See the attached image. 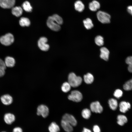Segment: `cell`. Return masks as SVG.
Masks as SVG:
<instances>
[{
    "mask_svg": "<svg viewBox=\"0 0 132 132\" xmlns=\"http://www.w3.org/2000/svg\"><path fill=\"white\" fill-rule=\"evenodd\" d=\"M68 81L71 87H77L81 84L82 79L81 77L77 76L74 73L72 72L68 75Z\"/></svg>",
    "mask_w": 132,
    "mask_h": 132,
    "instance_id": "6da1fadb",
    "label": "cell"
},
{
    "mask_svg": "<svg viewBox=\"0 0 132 132\" xmlns=\"http://www.w3.org/2000/svg\"><path fill=\"white\" fill-rule=\"evenodd\" d=\"M14 37L13 35L10 33L6 34L0 37V42L3 45L8 46L10 45L14 42Z\"/></svg>",
    "mask_w": 132,
    "mask_h": 132,
    "instance_id": "7a4b0ae2",
    "label": "cell"
},
{
    "mask_svg": "<svg viewBox=\"0 0 132 132\" xmlns=\"http://www.w3.org/2000/svg\"><path fill=\"white\" fill-rule=\"evenodd\" d=\"M97 16L98 20L103 23H108L110 22L111 16L106 12L99 11L97 12Z\"/></svg>",
    "mask_w": 132,
    "mask_h": 132,
    "instance_id": "3957f363",
    "label": "cell"
},
{
    "mask_svg": "<svg viewBox=\"0 0 132 132\" xmlns=\"http://www.w3.org/2000/svg\"><path fill=\"white\" fill-rule=\"evenodd\" d=\"M68 99L73 101L78 102L80 101L83 98L82 93L77 90H74L71 91V93L68 96Z\"/></svg>",
    "mask_w": 132,
    "mask_h": 132,
    "instance_id": "277c9868",
    "label": "cell"
},
{
    "mask_svg": "<svg viewBox=\"0 0 132 132\" xmlns=\"http://www.w3.org/2000/svg\"><path fill=\"white\" fill-rule=\"evenodd\" d=\"M46 23L48 27L53 31H58L60 29V25L54 20L52 16L48 17Z\"/></svg>",
    "mask_w": 132,
    "mask_h": 132,
    "instance_id": "5b68a950",
    "label": "cell"
},
{
    "mask_svg": "<svg viewBox=\"0 0 132 132\" xmlns=\"http://www.w3.org/2000/svg\"><path fill=\"white\" fill-rule=\"evenodd\" d=\"M49 112L48 107L45 105H40L37 108V114L39 116H41L44 118H45L48 116Z\"/></svg>",
    "mask_w": 132,
    "mask_h": 132,
    "instance_id": "8992f818",
    "label": "cell"
},
{
    "mask_svg": "<svg viewBox=\"0 0 132 132\" xmlns=\"http://www.w3.org/2000/svg\"><path fill=\"white\" fill-rule=\"evenodd\" d=\"M47 41V39L45 37H42L39 39L38 42V45L41 50L47 51L49 49V46L46 43Z\"/></svg>",
    "mask_w": 132,
    "mask_h": 132,
    "instance_id": "52a82bcc",
    "label": "cell"
},
{
    "mask_svg": "<svg viewBox=\"0 0 132 132\" xmlns=\"http://www.w3.org/2000/svg\"><path fill=\"white\" fill-rule=\"evenodd\" d=\"M90 107L91 111L96 113H101L103 110V107L98 101L91 103Z\"/></svg>",
    "mask_w": 132,
    "mask_h": 132,
    "instance_id": "ba28073f",
    "label": "cell"
},
{
    "mask_svg": "<svg viewBox=\"0 0 132 132\" xmlns=\"http://www.w3.org/2000/svg\"><path fill=\"white\" fill-rule=\"evenodd\" d=\"M62 120L70 123L73 126H75L77 124V121L72 115L68 113L64 114L63 116Z\"/></svg>",
    "mask_w": 132,
    "mask_h": 132,
    "instance_id": "9c48e42d",
    "label": "cell"
},
{
    "mask_svg": "<svg viewBox=\"0 0 132 132\" xmlns=\"http://www.w3.org/2000/svg\"><path fill=\"white\" fill-rule=\"evenodd\" d=\"M15 0H0V6L4 9L13 7L15 3Z\"/></svg>",
    "mask_w": 132,
    "mask_h": 132,
    "instance_id": "30bf717a",
    "label": "cell"
},
{
    "mask_svg": "<svg viewBox=\"0 0 132 132\" xmlns=\"http://www.w3.org/2000/svg\"><path fill=\"white\" fill-rule=\"evenodd\" d=\"M119 107L120 111L122 113H125L131 108V105L129 102L123 101L120 103Z\"/></svg>",
    "mask_w": 132,
    "mask_h": 132,
    "instance_id": "8fae6325",
    "label": "cell"
},
{
    "mask_svg": "<svg viewBox=\"0 0 132 132\" xmlns=\"http://www.w3.org/2000/svg\"><path fill=\"white\" fill-rule=\"evenodd\" d=\"M2 103L5 105H9L11 104L13 101L12 98L8 94H5L2 96L0 98Z\"/></svg>",
    "mask_w": 132,
    "mask_h": 132,
    "instance_id": "7c38bea8",
    "label": "cell"
},
{
    "mask_svg": "<svg viewBox=\"0 0 132 132\" xmlns=\"http://www.w3.org/2000/svg\"><path fill=\"white\" fill-rule=\"evenodd\" d=\"M100 58L105 61H107L109 57L110 52L109 50L106 47H101L100 49Z\"/></svg>",
    "mask_w": 132,
    "mask_h": 132,
    "instance_id": "4fadbf2b",
    "label": "cell"
},
{
    "mask_svg": "<svg viewBox=\"0 0 132 132\" xmlns=\"http://www.w3.org/2000/svg\"><path fill=\"white\" fill-rule=\"evenodd\" d=\"M61 125L64 130L66 132H72L73 131V126L66 121L62 119Z\"/></svg>",
    "mask_w": 132,
    "mask_h": 132,
    "instance_id": "5bb4252c",
    "label": "cell"
},
{
    "mask_svg": "<svg viewBox=\"0 0 132 132\" xmlns=\"http://www.w3.org/2000/svg\"><path fill=\"white\" fill-rule=\"evenodd\" d=\"M15 117L14 115L11 113L6 114L4 116V120L7 124H10L15 120Z\"/></svg>",
    "mask_w": 132,
    "mask_h": 132,
    "instance_id": "9a60e30c",
    "label": "cell"
},
{
    "mask_svg": "<svg viewBox=\"0 0 132 132\" xmlns=\"http://www.w3.org/2000/svg\"><path fill=\"white\" fill-rule=\"evenodd\" d=\"M4 62L6 66L12 67L15 64V60L13 57L10 56H7L5 58Z\"/></svg>",
    "mask_w": 132,
    "mask_h": 132,
    "instance_id": "2e32d148",
    "label": "cell"
},
{
    "mask_svg": "<svg viewBox=\"0 0 132 132\" xmlns=\"http://www.w3.org/2000/svg\"><path fill=\"white\" fill-rule=\"evenodd\" d=\"M100 4L98 1L94 0L90 2L89 5V8L91 11H95L99 9Z\"/></svg>",
    "mask_w": 132,
    "mask_h": 132,
    "instance_id": "e0dca14e",
    "label": "cell"
},
{
    "mask_svg": "<svg viewBox=\"0 0 132 132\" xmlns=\"http://www.w3.org/2000/svg\"><path fill=\"white\" fill-rule=\"evenodd\" d=\"M49 132H59L60 128L59 126L55 122H51L48 127Z\"/></svg>",
    "mask_w": 132,
    "mask_h": 132,
    "instance_id": "ac0fdd59",
    "label": "cell"
},
{
    "mask_svg": "<svg viewBox=\"0 0 132 132\" xmlns=\"http://www.w3.org/2000/svg\"><path fill=\"white\" fill-rule=\"evenodd\" d=\"M11 12L13 15L18 17L22 15L23 10L22 8L20 7L16 6L12 8Z\"/></svg>",
    "mask_w": 132,
    "mask_h": 132,
    "instance_id": "d6986e66",
    "label": "cell"
},
{
    "mask_svg": "<svg viewBox=\"0 0 132 132\" xmlns=\"http://www.w3.org/2000/svg\"><path fill=\"white\" fill-rule=\"evenodd\" d=\"M75 9L79 12H82L84 9V5L82 2L78 0L76 1L74 4Z\"/></svg>",
    "mask_w": 132,
    "mask_h": 132,
    "instance_id": "ffe728a7",
    "label": "cell"
},
{
    "mask_svg": "<svg viewBox=\"0 0 132 132\" xmlns=\"http://www.w3.org/2000/svg\"><path fill=\"white\" fill-rule=\"evenodd\" d=\"M117 123L120 125L123 126L127 122V119L125 115H118L117 117Z\"/></svg>",
    "mask_w": 132,
    "mask_h": 132,
    "instance_id": "44dd1931",
    "label": "cell"
},
{
    "mask_svg": "<svg viewBox=\"0 0 132 132\" xmlns=\"http://www.w3.org/2000/svg\"><path fill=\"white\" fill-rule=\"evenodd\" d=\"M84 79L85 82L88 84L92 83L94 81V77L91 73H88L84 76Z\"/></svg>",
    "mask_w": 132,
    "mask_h": 132,
    "instance_id": "7402d4cb",
    "label": "cell"
},
{
    "mask_svg": "<svg viewBox=\"0 0 132 132\" xmlns=\"http://www.w3.org/2000/svg\"><path fill=\"white\" fill-rule=\"evenodd\" d=\"M110 108L112 110H116L118 106L117 101L115 99L111 98L109 99L108 102Z\"/></svg>",
    "mask_w": 132,
    "mask_h": 132,
    "instance_id": "603a6c76",
    "label": "cell"
},
{
    "mask_svg": "<svg viewBox=\"0 0 132 132\" xmlns=\"http://www.w3.org/2000/svg\"><path fill=\"white\" fill-rule=\"evenodd\" d=\"M19 23L20 25L21 26H28L30 24V22L28 18L22 17L20 19Z\"/></svg>",
    "mask_w": 132,
    "mask_h": 132,
    "instance_id": "cb8c5ba5",
    "label": "cell"
},
{
    "mask_svg": "<svg viewBox=\"0 0 132 132\" xmlns=\"http://www.w3.org/2000/svg\"><path fill=\"white\" fill-rule=\"evenodd\" d=\"M83 22L84 26L87 29H90L93 27L92 21L89 18L84 20Z\"/></svg>",
    "mask_w": 132,
    "mask_h": 132,
    "instance_id": "d4e9b609",
    "label": "cell"
},
{
    "mask_svg": "<svg viewBox=\"0 0 132 132\" xmlns=\"http://www.w3.org/2000/svg\"><path fill=\"white\" fill-rule=\"evenodd\" d=\"M22 7L23 9L26 12H30L32 11V7L30 2L27 1H26L23 3Z\"/></svg>",
    "mask_w": 132,
    "mask_h": 132,
    "instance_id": "484cf974",
    "label": "cell"
},
{
    "mask_svg": "<svg viewBox=\"0 0 132 132\" xmlns=\"http://www.w3.org/2000/svg\"><path fill=\"white\" fill-rule=\"evenodd\" d=\"M91 111L88 109H83L81 112L82 117L86 119H88L90 117L91 115Z\"/></svg>",
    "mask_w": 132,
    "mask_h": 132,
    "instance_id": "4316f807",
    "label": "cell"
},
{
    "mask_svg": "<svg viewBox=\"0 0 132 132\" xmlns=\"http://www.w3.org/2000/svg\"><path fill=\"white\" fill-rule=\"evenodd\" d=\"M71 87L70 85L68 82H65L62 84L61 89L63 92L66 93L70 90Z\"/></svg>",
    "mask_w": 132,
    "mask_h": 132,
    "instance_id": "83f0119b",
    "label": "cell"
},
{
    "mask_svg": "<svg viewBox=\"0 0 132 132\" xmlns=\"http://www.w3.org/2000/svg\"><path fill=\"white\" fill-rule=\"evenodd\" d=\"M124 89L126 91H129L132 89V80L130 79L126 82L123 85Z\"/></svg>",
    "mask_w": 132,
    "mask_h": 132,
    "instance_id": "f1b7e54d",
    "label": "cell"
},
{
    "mask_svg": "<svg viewBox=\"0 0 132 132\" xmlns=\"http://www.w3.org/2000/svg\"><path fill=\"white\" fill-rule=\"evenodd\" d=\"M96 44L99 46H101L104 44V39L102 36L100 35L97 36L95 39Z\"/></svg>",
    "mask_w": 132,
    "mask_h": 132,
    "instance_id": "f546056e",
    "label": "cell"
},
{
    "mask_svg": "<svg viewBox=\"0 0 132 132\" xmlns=\"http://www.w3.org/2000/svg\"><path fill=\"white\" fill-rule=\"evenodd\" d=\"M53 19L56 23L60 25L63 23V20L62 18L59 15L57 14H54L52 16Z\"/></svg>",
    "mask_w": 132,
    "mask_h": 132,
    "instance_id": "4dcf8cb0",
    "label": "cell"
},
{
    "mask_svg": "<svg viewBox=\"0 0 132 132\" xmlns=\"http://www.w3.org/2000/svg\"><path fill=\"white\" fill-rule=\"evenodd\" d=\"M123 94L122 91L121 90L117 89L114 92L113 95L115 97L119 99L122 96Z\"/></svg>",
    "mask_w": 132,
    "mask_h": 132,
    "instance_id": "1f68e13d",
    "label": "cell"
},
{
    "mask_svg": "<svg viewBox=\"0 0 132 132\" xmlns=\"http://www.w3.org/2000/svg\"><path fill=\"white\" fill-rule=\"evenodd\" d=\"M6 67L4 62L0 58V69L5 70Z\"/></svg>",
    "mask_w": 132,
    "mask_h": 132,
    "instance_id": "d6a6232c",
    "label": "cell"
},
{
    "mask_svg": "<svg viewBox=\"0 0 132 132\" xmlns=\"http://www.w3.org/2000/svg\"><path fill=\"white\" fill-rule=\"evenodd\" d=\"M126 63L128 65L132 64V56L128 57L125 60Z\"/></svg>",
    "mask_w": 132,
    "mask_h": 132,
    "instance_id": "836d02e7",
    "label": "cell"
},
{
    "mask_svg": "<svg viewBox=\"0 0 132 132\" xmlns=\"http://www.w3.org/2000/svg\"><path fill=\"white\" fill-rule=\"evenodd\" d=\"M94 132H100V130L99 127L97 125H94L93 127Z\"/></svg>",
    "mask_w": 132,
    "mask_h": 132,
    "instance_id": "e575fe53",
    "label": "cell"
},
{
    "mask_svg": "<svg viewBox=\"0 0 132 132\" xmlns=\"http://www.w3.org/2000/svg\"><path fill=\"white\" fill-rule=\"evenodd\" d=\"M127 11L132 16V6H128L127 8Z\"/></svg>",
    "mask_w": 132,
    "mask_h": 132,
    "instance_id": "d590c367",
    "label": "cell"
},
{
    "mask_svg": "<svg viewBox=\"0 0 132 132\" xmlns=\"http://www.w3.org/2000/svg\"><path fill=\"white\" fill-rule=\"evenodd\" d=\"M13 132H22V130L20 127H17L13 129Z\"/></svg>",
    "mask_w": 132,
    "mask_h": 132,
    "instance_id": "8d00e7d4",
    "label": "cell"
},
{
    "mask_svg": "<svg viewBox=\"0 0 132 132\" xmlns=\"http://www.w3.org/2000/svg\"><path fill=\"white\" fill-rule=\"evenodd\" d=\"M5 73V70L0 69V77L4 76Z\"/></svg>",
    "mask_w": 132,
    "mask_h": 132,
    "instance_id": "74e56055",
    "label": "cell"
},
{
    "mask_svg": "<svg viewBox=\"0 0 132 132\" xmlns=\"http://www.w3.org/2000/svg\"><path fill=\"white\" fill-rule=\"evenodd\" d=\"M82 132H92L91 130L89 129L84 128H83Z\"/></svg>",
    "mask_w": 132,
    "mask_h": 132,
    "instance_id": "f35d334b",
    "label": "cell"
},
{
    "mask_svg": "<svg viewBox=\"0 0 132 132\" xmlns=\"http://www.w3.org/2000/svg\"><path fill=\"white\" fill-rule=\"evenodd\" d=\"M128 71L130 73H132V65H128Z\"/></svg>",
    "mask_w": 132,
    "mask_h": 132,
    "instance_id": "ab89813d",
    "label": "cell"
},
{
    "mask_svg": "<svg viewBox=\"0 0 132 132\" xmlns=\"http://www.w3.org/2000/svg\"></svg>",
    "mask_w": 132,
    "mask_h": 132,
    "instance_id": "60d3db41",
    "label": "cell"
},
{
    "mask_svg": "<svg viewBox=\"0 0 132 132\" xmlns=\"http://www.w3.org/2000/svg\"><path fill=\"white\" fill-rule=\"evenodd\" d=\"M131 79H132V78Z\"/></svg>",
    "mask_w": 132,
    "mask_h": 132,
    "instance_id": "b9f144b4",
    "label": "cell"
}]
</instances>
